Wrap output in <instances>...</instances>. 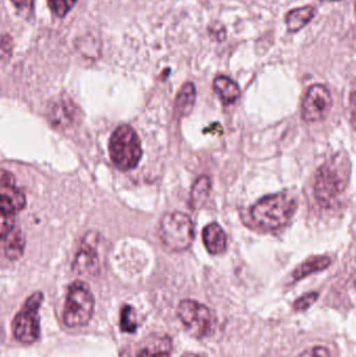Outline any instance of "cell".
Masks as SVG:
<instances>
[{"label": "cell", "instance_id": "cell-24", "mask_svg": "<svg viewBox=\"0 0 356 357\" xmlns=\"http://www.w3.org/2000/svg\"><path fill=\"white\" fill-rule=\"evenodd\" d=\"M13 3L21 10H31L33 6V0H12Z\"/></svg>", "mask_w": 356, "mask_h": 357}, {"label": "cell", "instance_id": "cell-20", "mask_svg": "<svg viewBox=\"0 0 356 357\" xmlns=\"http://www.w3.org/2000/svg\"><path fill=\"white\" fill-rule=\"evenodd\" d=\"M77 0H47L48 6L58 17L66 16L67 13L77 3Z\"/></svg>", "mask_w": 356, "mask_h": 357}, {"label": "cell", "instance_id": "cell-25", "mask_svg": "<svg viewBox=\"0 0 356 357\" xmlns=\"http://www.w3.org/2000/svg\"><path fill=\"white\" fill-rule=\"evenodd\" d=\"M8 40L3 39V38H0V50L2 52H8Z\"/></svg>", "mask_w": 356, "mask_h": 357}, {"label": "cell", "instance_id": "cell-19", "mask_svg": "<svg viewBox=\"0 0 356 357\" xmlns=\"http://www.w3.org/2000/svg\"><path fill=\"white\" fill-rule=\"evenodd\" d=\"M135 314L132 306H123L121 312V329L123 333H134L137 331Z\"/></svg>", "mask_w": 356, "mask_h": 357}, {"label": "cell", "instance_id": "cell-17", "mask_svg": "<svg viewBox=\"0 0 356 357\" xmlns=\"http://www.w3.org/2000/svg\"><path fill=\"white\" fill-rule=\"evenodd\" d=\"M25 239L19 229H13L6 237V256L10 260L19 259L24 251Z\"/></svg>", "mask_w": 356, "mask_h": 357}, {"label": "cell", "instance_id": "cell-22", "mask_svg": "<svg viewBox=\"0 0 356 357\" xmlns=\"http://www.w3.org/2000/svg\"><path fill=\"white\" fill-rule=\"evenodd\" d=\"M318 297H319V294L315 293H309L303 295L302 297L299 298L295 301L294 310L296 312H304V310H309L314 303L318 300Z\"/></svg>", "mask_w": 356, "mask_h": 357}, {"label": "cell", "instance_id": "cell-15", "mask_svg": "<svg viewBox=\"0 0 356 357\" xmlns=\"http://www.w3.org/2000/svg\"><path fill=\"white\" fill-rule=\"evenodd\" d=\"M330 264L332 260L327 256H314L300 264L293 273V277L296 281L301 280L314 273L325 270Z\"/></svg>", "mask_w": 356, "mask_h": 357}, {"label": "cell", "instance_id": "cell-10", "mask_svg": "<svg viewBox=\"0 0 356 357\" xmlns=\"http://www.w3.org/2000/svg\"><path fill=\"white\" fill-rule=\"evenodd\" d=\"M73 270L82 276L94 277L98 274L100 264H98V253L93 245L85 243L82 245L75 255Z\"/></svg>", "mask_w": 356, "mask_h": 357}, {"label": "cell", "instance_id": "cell-26", "mask_svg": "<svg viewBox=\"0 0 356 357\" xmlns=\"http://www.w3.org/2000/svg\"><path fill=\"white\" fill-rule=\"evenodd\" d=\"M182 357H200V356H196V354H185Z\"/></svg>", "mask_w": 356, "mask_h": 357}, {"label": "cell", "instance_id": "cell-21", "mask_svg": "<svg viewBox=\"0 0 356 357\" xmlns=\"http://www.w3.org/2000/svg\"><path fill=\"white\" fill-rule=\"evenodd\" d=\"M14 213L0 210V238H6L8 233L14 229Z\"/></svg>", "mask_w": 356, "mask_h": 357}, {"label": "cell", "instance_id": "cell-27", "mask_svg": "<svg viewBox=\"0 0 356 357\" xmlns=\"http://www.w3.org/2000/svg\"><path fill=\"white\" fill-rule=\"evenodd\" d=\"M319 1H323V2H326V1H339V0H319Z\"/></svg>", "mask_w": 356, "mask_h": 357}, {"label": "cell", "instance_id": "cell-13", "mask_svg": "<svg viewBox=\"0 0 356 357\" xmlns=\"http://www.w3.org/2000/svg\"><path fill=\"white\" fill-rule=\"evenodd\" d=\"M213 89L225 105L233 104L240 98V87L227 77H217L213 82Z\"/></svg>", "mask_w": 356, "mask_h": 357}, {"label": "cell", "instance_id": "cell-18", "mask_svg": "<svg viewBox=\"0 0 356 357\" xmlns=\"http://www.w3.org/2000/svg\"><path fill=\"white\" fill-rule=\"evenodd\" d=\"M210 188V180L208 177L203 176L196 180L192 191V204L194 208H200V206L206 201Z\"/></svg>", "mask_w": 356, "mask_h": 357}, {"label": "cell", "instance_id": "cell-4", "mask_svg": "<svg viewBox=\"0 0 356 357\" xmlns=\"http://www.w3.org/2000/svg\"><path fill=\"white\" fill-rule=\"evenodd\" d=\"M160 236L165 247L171 251H184L194 239V225L187 214L171 212L161 220Z\"/></svg>", "mask_w": 356, "mask_h": 357}, {"label": "cell", "instance_id": "cell-3", "mask_svg": "<svg viewBox=\"0 0 356 357\" xmlns=\"http://www.w3.org/2000/svg\"><path fill=\"white\" fill-rule=\"evenodd\" d=\"M94 310V297L91 289L83 281H75L69 287L65 302L63 320L66 326H85L91 320Z\"/></svg>", "mask_w": 356, "mask_h": 357}, {"label": "cell", "instance_id": "cell-11", "mask_svg": "<svg viewBox=\"0 0 356 357\" xmlns=\"http://www.w3.org/2000/svg\"><path fill=\"white\" fill-rule=\"evenodd\" d=\"M171 341L167 335L148 337L141 342L135 351V357H171Z\"/></svg>", "mask_w": 356, "mask_h": 357}, {"label": "cell", "instance_id": "cell-9", "mask_svg": "<svg viewBox=\"0 0 356 357\" xmlns=\"http://www.w3.org/2000/svg\"><path fill=\"white\" fill-rule=\"evenodd\" d=\"M24 193L17 187L10 172L0 169V210L15 213L25 206Z\"/></svg>", "mask_w": 356, "mask_h": 357}, {"label": "cell", "instance_id": "cell-23", "mask_svg": "<svg viewBox=\"0 0 356 357\" xmlns=\"http://www.w3.org/2000/svg\"><path fill=\"white\" fill-rule=\"evenodd\" d=\"M298 357H332V356H330L327 348L316 346V347L304 350Z\"/></svg>", "mask_w": 356, "mask_h": 357}, {"label": "cell", "instance_id": "cell-14", "mask_svg": "<svg viewBox=\"0 0 356 357\" xmlns=\"http://www.w3.org/2000/svg\"><path fill=\"white\" fill-rule=\"evenodd\" d=\"M316 8L314 6H303L300 8H295L288 13L286 17V26L292 33L300 31L307 23L311 22L315 17Z\"/></svg>", "mask_w": 356, "mask_h": 357}, {"label": "cell", "instance_id": "cell-1", "mask_svg": "<svg viewBox=\"0 0 356 357\" xmlns=\"http://www.w3.org/2000/svg\"><path fill=\"white\" fill-rule=\"evenodd\" d=\"M297 208L298 202L294 195L290 192L275 193L259 199L251 209V216L259 228L276 230L290 222Z\"/></svg>", "mask_w": 356, "mask_h": 357}, {"label": "cell", "instance_id": "cell-2", "mask_svg": "<svg viewBox=\"0 0 356 357\" xmlns=\"http://www.w3.org/2000/svg\"><path fill=\"white\" fill-rule=\"evenodd\" d=\"M109 152L117 169L121 171L135 169L142 156L141 142L137 133L130 126L117 128L111 137Z\"/></svg>", "mask_w": 356, "mask_h": 357}, {"label": "cell", "instance_id": "cell-7", "mask_svg": "<svg viewBox=\"0 0 356 357\" xmlns=\"http://www.w3.org/2000/svg\"><path fill=\"white\" fill-rule=\"evenodd\" d=\"M177 314L186 331L196 339L206 337L215 326V317L211 310L194 300L180 302Z\"/></svg>", "mask_w": 356, "mask_h": 357}, {"label": "cell", "instance_id": "cell-12", "mask_svg": "<svg viewBox=\"0 0 356 357\" xmlns=\"http://www.w3.org/2000/svg\"><path fill=\"white\" fill-rule=\"evenodd\" d=\"M203 241L207 251L212 255H219L227 249V235L219 225L212 222L203 230Z\"/></svg>", "mask_w": 356, "mask_h": 357}, {"label": "cell", "instance_id": "cell-6", "mask_svg": "<svg viewBox=\"0 0 356 357\" xmlns=\"http://www.w3.org/2000/svg\"><path fill=\"white\" fill-rule=\"evenodd\" d=\"M41 291L33 293L27 298L20 312L13 321V333L17 341L24 344L35 343L40 337L39 310L43 303Z\"/></svg>", "mask_w": 356, "mask_h": 357}, {"label": "cell", "instance_id": "cell-8", "mask_svg": "<svg viewBox=\"0 0 356 357\" xmlns=\"http://www.w3.org/2000/svg\"><path fill=\"white\" fill-rule=\"evenodd\" d=\"M332 106V94L325 86H311L303 100L302 119L307 123L323 121L330 114Z\"/></svg>", "mask_w": 356, "mask_h": 357}, {"label": "cell", "instance_id": "cell-16", "mask_svg": "<svg viewBox=\"0 0 356 357\" xmlns=\"http://www.w3.org/2000/svg\"><path fill=\"white\" fill-rule=\"evenodd\" d=\"M196 98V87L194 84H184L176 98V112L181 117L189 114L194 108Z\"/></svg>", "mask_w": 356, "mask_h": 357}, {"label": "cell", "instance_id": "cell-5", "mask_svg": "<svg viewBox=\"0 0 356 357\" xmlns=\"http://www.w3.org/2000/svg\"><path fill=\"white\" fill-rule=\"evenodd\" d=\"M340 162L322 165L316 175L315 195L320 205L330 208L346 188L347 173L342 171Z\"/></svg>", "mask_w": 356, "mask_h": 357}]
</instances>
